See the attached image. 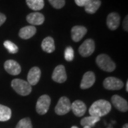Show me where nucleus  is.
<instances>
[{
	"label": "nucleus",
	"mask_w": 128,
	"mask_h": 128,
	"mask_svg": "<svg viewBox=\"0 0 128 128\" xmlns=\"http://www.w3.org/2000/svg\"><path fill=\"white\" fill-rule=\"evenodd\" d=\"M112 109L111 104L105 100H98L94 102L89 109V113L91 116L100 118L108 114Z\"/></svg>",
	"instance_id": "f257e3e1"
},
{
	"label": "nucleus",
	"mask_w": 128,
	"mask_h": 128,
	"mask_svg": "<svg viewBox=\"0 0 128 128\" xmlns=\"http://www.w3.org/2000/svg\"><path fill=\"white\" fill-rule=\"evenodd\" d=\"M11 86L14 90L20 96H28L32 92V86H30L27 81H25L22 79H14L12 81Z\"/></svg>",
	"instance_id": "f03ea898"
},
{
	"label": "nucleus",
	"mask_w": 128,
	"mask_h": 128,
	"mask_svg": "<svg viewBox=\"0 0 128 128\" xmlns=\"http://www.w3.org/2000/svg\"><path fill=\"white\" fill-rule=\"evenodd\" d=\"M96 64L98 67L106 72H112L115 69V64L106 54H100L96 58Z\"/></svg>",
	"instance_id": "7ed1b4c3"
},
{
	"label": "nucleus",
	"mask_w": 128,
	"mask_h": 128,
	"mask_svg": "<svg viewBox=\"0 0 128 128\" xmlns=\"http://www.w3.org/2000/svg\"><path fill=\"white\" fill-rule=\"evenodd\" d=\"M71 110V103L68 98L61 97L55 108L56 113L58 115L67 114Z\"/></svg>",
	"instance_id": "20e7f679"
},
{
	"label": "nucleus",
	"mask_w": 128,
	"mask_h": 128,
	"mask_svg": "<svg viewBox=\"0 0 128 128\" xmlns=\"http://www.w3.org/2000/svg\"><path fill=\"white\" fill-rule=\"evenodd\" d=\"M50 104V97L47 95L41 96L37 100L36 110L39 114H45L49 109Z\"/></svg>",
	"instance_id": "39448f33"
},
{
	"label": "nucleus",
	"mask_w": 128,
	"mask_h": 128,
	"mask_svg": "<svg viewBox=\"0 0 128 128\" xmlns=\"http://www.w3.org/2000/svg\"><path fill=\"white\" fill-rule=\"evenodd\" d=\"M96 48V44L92 39L88 38L84 41L78 48L80 54L82 57H88L92 54Z\"/></svg>",
	"instance_id": "423d86ee"
},
{
	"label": "nucleus",
	"mask_w": 128,
	"mask_h": 128,
	"mask_svg": "<svg viewBox=\"0 0 128 128\" xmlns=\"http://www.w3.org/2000/svg\"><path fill=\"white\" fill-rule=\"evenodd\" d=\"M103 86L107 90H117L122 89L124 86V82L119 78L114 77H108L103 81Z\"/></svg>",
	"instance_id": "0eeeda50"
},
{
	"label": "nucleus",
	"mask_w": 128,
	"mask_h": 128,
	"mask_svg": "<svg viewBox=\"0 0 128 128\" xmlns=\"http://www.w3.org/2000/svg\"><path fill=\"white\" fill-rule=\"evenodd\" d=\"M52 79L55 82L58 83H62L66 80L67 75L65 67L63 65H59L56 67L52 74Z\"/></svg>",
	"instance_id": "6e6552de"
},
{
	"label": "nucleus",
	"mask_w": 128,
	"mask_h": 128,
	"mask_svg": "<svg viewBox=\"0 0 128 128\" xmlns=\"http://www.w3.org/2000/svg\"><path fill=\"white\" fill-rule=\"evenodd\" d=\"M4 66L6 71L12 76H17L22 71L20 65L14 60H7Z\"/></svg>",
	"instance_id": "1a4fd4ad"
},
{
	"label": "nucleus",
	"mask_w": 128,
	"mask_h": 128,
	"mask_svg": "<svg viewBox=\"0 0 128 128\" xmlns=\"http://www.w3.org/2000/svg\"><path fill=\"white\" fill-rule=\"evenodd\" d=\"M95 82H96V76L94 73L92 71H88L83 75L80 86L81 89H88L92 87Z\"/></svg>",
	"instance_id": "9d476101"
},
{
	"label": "nucleus",
	"mask_w": 128,
	"mask_h": 128,
	"mask_svg": "<svg viewBox=\"0 0 128 128\" xmlns=\"http://www.w3.org/2000/svg\"><path fill=\"white\" fill-rule=\"evenodd\" d=\"M120 22V16L118 13L116 12H112L108 15L106 24L110 30H116L119 27Z\"/></svg>",
	"instance_id": "9b49d317"
},
{
	"label": "nucleus",
	"mask_w": 128,
	"mask_h": 128,
	"mask_svg": "<svg viewBox=\"0 0 128 128\" xmlns=\"http://www.w3.org/2000/svg\"><path fill=\"white\" fill-rule=\"evenodd\" d=\"M111 100L112 103L118 110L121 112H127L128 110V102L123 98L118 95H114L112 97Z\"/></svg>",
	"instance_id": "f8f14e48"
},
{
	"label": "nucleus",
	"mask_w": 128,
	"mask_h": 128,
	"mask_svg": "<svg viewBox=\"0 0 128 128\" xmlns=\"http://www.w3.org/2000/svg\"><path fill=\"white\" fill-rule=\"evenodd\" d=\"M87 33V28L82 26H75L71 29V38L75 42L80 41Z\"/></svg>",
	"instance_id": "ddd939ff"
},
{
	"label": "nucleus",
	"mask_w": 128,
	"mask_h": 128,
	"mask_svg": "<svg viewBox=\"0 0 128 128\" xmlns=\"http://www.w3.org/2000/svg\"><path fill=\"white\" fill-rule=\"evenodd\" d=\"M41 78V70L38 67H33L28 73V82L30 86H35Z\"/></svg>",
	"instance_id": "4468645a"
},
{
	"label": "nucleus",
	"mask_w": 128,
	"mask_h": 128,
	"mask_svg": "<svg viewBox=\"0 0 128 128\" xmlns=\"http://www.w3.org/2000/svg\"><path fill=\"white\" fill-rule=\"evenodd\" d=\"M87 110L86 104L81 100H76L71 103V110L77 117H82Z\"/></svg>",
	"instance_id": "2eb2a0df"
},
{
	"label": "nucleus",
	"mask_w": 128,
	"mask_h": 128,
	"mask_svg": "<svg viewBox=\"0 0 128 128\" xmlns=\"http://www.w3.org/2000/svg\"><path fill=\"white\" fill-rule=\"evenodd\" d=\"M44 16L39 12H33L28 14L26 16V21L32 26L35 25H41L44 22Z\"/></svg>",
	"instance_id": "dca6fc26"
},
{
	"label": "nucleus",
	"mask_w": 128,
	"mask_h": 128,
	"mask_svg": "<svg viewBox=\"0 0 128 128\" xmlns=\"http://www.w3.org/2000/svg\"><path fill=\"white\" fill-rule=\"evenodd\" d=\"M36 32V28L34 26H26L22 28L18 32V36L22 39H28L33 37Z\"/></svg>",
	"instance_id": "f3484780"
},
{
	"label": "nucleus",
	"mask_w": 128,
	"mask_h": 128,
	"mask_svg": "<svg viewBox=\"0 0 128 128\" xmlns=\"http://www.w3.org/2000/svg\"><path fill=\"white\" fill-rule=\"evenodd\" d=\"M41 48L46 53H52L56 49L54 40L52 37H46L41 43Z\"/></svg>",
	"instance_id": "a211bd4d"
},
{
	"label": "nucleus",
	"mask_w": 128,
	"mask_h": 128,
	"mask_svg": "<svg viewBox=\"0 0 128 128\" xmlns=\"http://www.w3.org/2000/svg\"><path fill=\"white\" fill-rule=\"evenodd\" d=\"M101 5L100 0H90L85 6V11L88 14H95Z\"/></svg>",
	"instance_id": "6ab92c4d"
},
{
	"label": "nucleus",
	"mask_w": 128,
	"mask_h": 128,
	"mask_svg": "<svg viewBox=\"0 0 128 128\" xmlns=\"http://www.w3.org/2000/svg\"><path fill=\"white\" fill-rule=\"evenodd\" d=\"M12 117L11 109L3 105H0V121L6 122L8 121Z\"/></svg>",
	"instance_id": "aec40b11"
},
{
	"label": "nucleus",
	"mask_w": 128,
	"mask_h": 128,
	"mask_svg": "<svg viewBox=\"0 0 128 128\" xmlns=\"http://www.w3.org/2000/svg\"><path fill=\"white\" fill-rule=\"evenodd\" d=\"M27 6L34 11H39L44 6V0H26Z\"/></svg>",
	"instance_id": "412c9836"
},
{
	"label": "nucleus",
	"mask_w": 128,
	"mask_h": 128,
	"mask_svg": "<svg viewBox=\"0 0 128 128\" xmlns=\"http://www.w3.org/2000/svg\"><path fill=\"white\" fill-rule=\"evenodd\" d=\"M100 118H97L95 116H88V117H86L84 118H82L80 121V124L83 127H89L91 128L93 127L96 123L100 121Z\"/></svg>",
	"instance_id": "4be33fe9"
},
{
	"label": "nucleus",
	"mask_w": 128,
	"mask_h": 128,
	"mask_svg": "<svg viewBox=\"0 0 128 128\" xmlns=\"http://www.w3.org/2000/svg\"><path fill=\"white\" fill-rule=\"evenodd\" d=\"M4 46L6 48V49L9 51L10 54H16L18 50V46H16L15 44L10 41H5L4 42Z\"/></svg>",
	"instance_id": "5701e85b"
},
{
	"label": "nucleus",
	"mask_w": 128,
	"mask_h": 128,
	"mask_svg": "<svg viewBox=\"0 0 128 128\" xmlns=\"http://www.w3.org/2000/svg\"><path fill=\"white\" fill-rule=\"evenodd\" d=\"M16 128H32V123L31 120L28 118H23L19 120Z\"/></svg>",
	"instance_id": "b1692460"
},
{
	"label": "nucleus",
	"mask_w": 128,
	"mask_h": 128,
	"mask_svg": "<svg viewBox=\"0 0 128 128\" xmlns=\"http://www.w3.org/2000/svg\"><path fill=\"white\" fill-rule=\"evenodd\" d=\"M64 58L67 61H72L74 58V50L73 48L68 46L64 51Z\"/></svg>",
	"instance_id": "393cba45"
},
{
	"label": "nucleus",
	"mask_w": 128,
	"mask_h": 128,
	"mask_svg": "<svg viewBox=\"0 0 128 128\" xmlns=\"http://www.w3.org/2000/svg\"><path fill=\"white\" fill-rule=\"evenodd\" d=\"M48 2L52 6L57 9L63 8L66 4L65 0H48Z\"/></svg>",
	"instance_id": "a878e982"
},
{
	"label": "nucleus",
	"mask_w": 128,
	"mask_h": 128,
	"mask_svg": "<svg viewBox=\"0 0 128 128\" xmlns=\"http://www.w3.org/2000/svg\"><path fill=\"white\" fill-rule=\"evenodd\" d=\"M90 0H75L76 4L78 6H85Z\"/></svg>",
	"instance_id": "bb28decb"
},
{
	"label": "nucleus",
	"mask_w": 128,
	"mask_h": 128,
	"mask_svg": "<svg viewBox=\"0 0 128 128\" xmlns=\"http://www.w3.org/2000/svg\"><path fill=\"white\" fill-rule=\"evenodd\" d=\"M6 16L4 14H3L2 13L0 12V26L6 22Z\"/></svg>",
	"instance_id": "cd10ccee"
},
{
	"label": "nucleus",
	"mask_w": 128,
	"mask_h": 128,
	"mask_svg": "<svg viewBox=\"0 0 128 128\" xmlns=\"http://www.w3.org/2000/svg\"><path fill=\"white\" fill-rule=\"evenodd\" d=\"M128 16H126V17L124 18L123 21V28L124 31L128 32Z\"/></svg>",
	"instance_id": "c85d7f7f"
},
{
	"label": "nucleus",
	"mask_w": 128,
	"mask_h": 128,
	"mask_svg": "<svg viewBox=\"0 0 128 128\" xmlns=\"http://www.w3.org/2000/svg\"><path fill=\"white\" fill-rule=\"evenodd\" d=\"M126 90L128 91V81L126 82Z\"/></svg>",
	"instance_id": "c756f323"
},
{
	"label": "nucleus",
	"mask_w": 128,
	"mask_h": 128,
	"mask_svg": "<svg viewBox=\"0 0 128 128\" xmlns=\"http://www.w3.org/2000/svg\"><path fill=\"white\" fill-rule=\"evenodd\" d=\"M128 128V124H125L123 126V128Z\"/></svg>",
	"instance_id": "7c9ffc66"
},
{
	"label": "nucleus",
	"mask_w": 128,
	"mask_h": 128,
	"mask_svg": "<svg viewBox=\"0 0 128 128\" xmlns=\"http://www.w3.org/2000/svg\"><path fill=\"white\" fill-rule=\"evenodd\" d=\"M71 128H78V127H76V126H72L71 127Z\"/></svg>",
	"instance_id": "2f4dec72"
},
{
	"label": "nucleus",
	"mask_w": 128,
	"mask_h": 128,
	"mask_svg": "<svg viewBox=\"0 0 128 128\" xmlns=\"http://www.w3.org/2000/svg\"><path fill=\"white\" fill-rule=\"evenodd\" d=\"M83 128H89V127H84Z\"/></svg>",
	"instance_id": "473e14b6"
}]
</instances>
